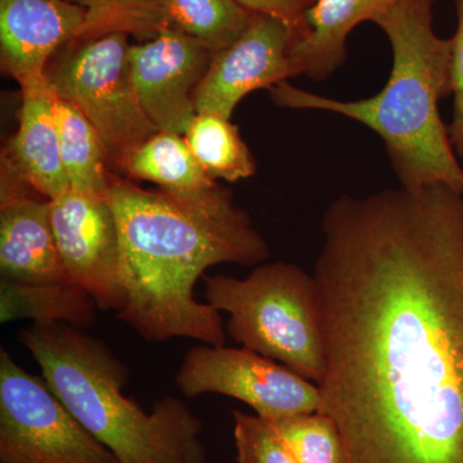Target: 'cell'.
Returning <instances> with one entry per match:
<instances>
[{
    "label": "cell",
    "instance_id": "1",
    "mask_svg": "<svg viewBox=\"0 0 463 463\" xmlns=\"http://www.w3.org/2000/svg\"><path fill=\"white\" fill-rule=\"evenodd\" d=\"M321 231L322 412L349 463H463V194H343Z\"/></svg>",
    "mask_w": 463,
    "mask_h": 463
},
{
    "label": "cell",
    "instance_id": "2",
    "mask_svg": "<svg viewBox=\"0 0 463 463\" xmlns=\"http://www.w3.org/2000/svg\"><path fill=\"white\" fill-rule=\"evenodd\" d=\"M108 199L125 292L116 317L152 343L184 337L225 345L221 312L196 300L194 285L213 265L257 267L269 257L233 192L219 183L192 194L146 190L111 174Z\"/></svg>",
    "mask_w": 463,
    "mask_h": 463
},
{
    "label": "cell",
    "instance_id": "3",
    "mask_svg": "<svg viewBox=\"0 0 463 463\" xmlns=\"http://www.w3.org/2000/svg\"><path fill=\"white\" fill-rule=\"evenodd\" d=\"M435 0H397L373 18L388 36L392 69L376 96L339 100L282 81L270 88L286 109H321L358 121L379 134L402 187L446 184L463 194V167L439 102L452 94V41L434 32Z\"/></svg>",
    "mask_w": 463,
    "mask_h": 463
},
{
    "label": "cell",
    "instance_id": "4",
    "mask_svg": "<svg viewBox=\"0 0 463 463\" xmlns=\"http://www.w3.org/2000/svg\"><path fill=\"white\" fill-rule=\"evenodd\" d=\"M20 340L54 394L118 463H206L199 417L179 398L146 412L125 397L129 370L87 330L33 322Z\"/></svg>",
    "mask_w": 463,
    "mask_h": 463
},
{
    "label": "cell",
    "instance_id": "5",
    "mask_svg": "<svg viewBox=\"0 0 463 463\" xmlns=\"http://www.w3.org/2000/svg\"><path fill=\"white\" fill-rule=\"evenodd\" d=\"M203 279L206 303L227 313L232 339L321 385L326 349L315 277L276 261L257 265L246 279Z\"/></svg>",
    "mask_w": 463,
    "mask_h": 463
},
{
    "label": "cell",
    "instance_id": "6",
    "mask_svg": "<svg viewBox=\"0 0 463 463\" xmlns=\"http://www.w3.org/2000/svg\"><path fill=\"white\" fill-rule=\"evenodd\" d=\"M129 48L124 33L74 42L45 74L57 99L74 105L93 125L109 165L121 170L134 149L160 132L137 96Z\"/></svg>",
    "mask_w": 463,
    "mask_h": 463
},
{
    "label": "cell",
    "instance_id": "7",
    "mask_svg": "<svg viewBox=\"0 0 463 463\" xmlns=\"http://www.w3.org/2000/svg\"><path fill=\"white\" fill-rule=\"evenodd\" d=\"M0 463H118L43 376L0 352Z\"/></svg>",
    "mask_w": 463,
    "mask_h": 463
},
{
    "label": "cell",
    "instance_id": "8",
    "mask_svg": "<svg viewBox=\"0 0 463 463\" xmlns=\"http://www.w3.org/2000/svg\"><path fill=\"white\" fill-rule=\"evenodd\" d=\"M175 383L187 398L221 394L239 399L268 421L322 411L317 383L243 346H192Z\"/></svg>",
    "mask_w": 463,
    "mask_h": 463
},
{
    "label": "cell",
    "instance_id": "9",
    "mask_svg": "<svg viewBox=\"0 0 463 463\" xmlns=\"http://www.w3.org/2000/svg\"><path fill=\"white\" fill-rule=\"evenodd\" d=\"M51 218L70 281L90 292L100 310L120 312V241L108 197L67 191L51 200Z\"/></svg>",
    "mask_w": 463,
    "mask_h": 463
},
{
    "label": "cell",
    "instance_id": "10",
    "mask_svg": "<svg viewBox=\"0 0 463 463\" xmlns=\"http://www.w3.org/2000/svg\"><path fill=\"white\" fill-rule=\"evenodd\" d=\"M213 52L187 33L166 27L151 41L130 45L134 88L149 120L160 132L184 136L197 115L194 96Z\"/></svg>",
    "mask_w": 463,
    "mask_h": 463
},
{
    "label": "cell",
    "instance_id": "11",
    "mask_svg": "<svg viewBox=\"0 0 463 463\" xmlns=\"http://www.w3.org/2000/svg\"><path fill=\"white\" fill-rule=\"evenodd\" d=\"M292 32L281 20L254 14L233 44L213 54L194 96L197 114L232 118L248 94L298 76L291 60Z\"/></svg>",
    "mask_w": 463,
    "mask_h": 463
},
{
    "label": "cell",
    "instance_id": "12",
    "mask_svg": "<svg viewBox=\"0 0 463 463\" xmlns=\"http://www.w3.org/2000/svg\"><path fill=\"white\" fill-rule=\"evenodd\" d=\"M0 273L5 281L72 283L58 249L51 200L2 170Z\"/></svg>",
    "mask_w": 463,
    "mask_h": 463
},
{
    "label": "cell",
    "instance_id": "13",
    "mask_svg": "<svg viewBox=\"0 0 463 463\" xmlns=\"http://www.w3.org/2000/svg\"><path fill=\"white\" fill-rule=\"evenodd\" d=\"M87 25V9L69 0H0V54L7 74L20 84L47 80L51 61Z\"/></svg>",
    "mask_w": 463,
    "mask_h": 463
},
{
    "label": "cell",
    "instance_id": "14",
    "mask_svg": "<svg viewBox=\"0 0 463 463\" xmlns=\"http://www.w3.org/2000/svg\"><path fill=\"white\" fill-rule=\"evenodd\" d=\"M18 129L2 155V170L48 200L70 191L61 158L56 94L48 81L21 88Z\"/></svg>",
    "mask_w": 463,
    "mask_h": 463
},
{
    "label": "cell",
    "instance_id": "15",
    "mask_svg": "<svg viewBox=\"0 0 463 463\" xmlns=\"http://www.w3.org/2000/svg\"><path fill=\"white\" fill-rule=\"evenodd\" d=\"M397 0H316L304 30L292 36V62L298 75L322 81L345 63L347 38L359 24L373 21Z\"/></svg>",
    "mask_w": 463,
    "mask_h": 463
},
{
    "label": "cell",
    "instance_id": "16",
    "mask_svg": "<svg viewBox=\"0 0 463 463\" xmlns=\"http://www.w3.org/2000/svg\"><path fill=\"white\" fill-rule=\"evenodd\" d=\"M96 300L75 283H18L0 281V322L32 319L61 322L88 330L97 321Z\"/></svg>",
    "mask_w": 463,
    "mask_h": 463
},
{
    "label": "cell",
    "instance_id": "17",
    "mask_svg": "<svg viewBox=\"0 0 463 463\" xmlns=\"http://www.w3.org/2000/svg\"><path fill=\"white\" fill-rule=\"evenodd\" d=\"M123 170L137 181L152 182L163 190L192 194L215 185L181 134L158 132L125 161Z\"/></svg>",
    "mask_w": 463,
    "mask_h": 463
},
{
    "label": "cell",
    "instance_id": "18",
    "mask_svg": "<svg viewBox=\"0 0 463 463\" xmlns=\"http://www.w3.org/2000/svg\"><path fill=\"white\" fill-rule=\"evenodd\" d=\"M56 121L61 158L70 190L108 197L111 174L102 139L78 109L56 99Z\"/></svg>",
    "mask_w": 463,
    "mask_h": 463
},
{
    "label": "cell",
    "instance_id": "19",
    "mask_svg": "<svg viewBox=\"0 0 463 463\" xmlns=\"http://www.w3.org/2000/svg\"><path fill=\"white\" fill-rule=\"evenodd\" d=\"M203 172L218 182H239L257 173V161L231 118L197 114L184 134Z\"/></svg>",
    "mask_w": 463,
    "mask_h": 463
},
{
    "label": "cell",
    "instance_id": "20",
    "mask_svg": "<svg viewBox=\"0 0 463 463\" xmlns=\"http://www.w3.org/2000/svg\"><path fill=\"white\" fill-rule=\"evenodd\" d=\"M169 27H175L216 53L233 44L254 14L236 0H160Z\"/></svg>",
    "mask_w": 463,
    "mask_h": 463
},
{
    "label": "cell",
    "instance_id": "21",
    "mask_svg": "<svg viewBox=\"0 0 463 463\" xmlns=\"http://www.w3.org/2000/svg\"><path fill=\"white\" fill-rule=\"evenodd\" d=\"M300 463H349L339 428L330 414H295L270 421Z\"/></svg>",
    "mask_w": 463,
    "mask_h": 463
},
{
    "label": "cell",
    "instance_id": "22",
    "mask_svg": "<svg viewBox=\"0 0 463 463\" xmlns=\"http://www.w3.org/2000/svg\"><path fill=\"white\" fill-rule=\"evenodd\" d=\"M87 9L80 41L112 33L157 35L169 27L160 0H69Z\"/></svg>",
    "mask_w": 463,
    "mask_h": 463
},
{
    "label": "cell",
    "instance_id": "23",
    "mask_svg": "<svg viewBox=\"0 0 463 463\" xmlns=\"http://www.w3.org/2000/svg\"><path fill=\"white\" fill-rule=\"evenodd\" d=\"M233 439L237 463H300L273 423L258 414L234 411Z\"/></svg>",
    "mask_w": 463,
    "mask_h": 463
},
{
    "label": "cell",
    "instance_id": "24",
    "mask_svg": "<svg viewBox=\"0 0 463 463\" xmlns=\"http://www.w3.org/2000/svg\"><path fill=\"white\" fill-rule=\"evenodd\" d=\"M457 30L452 41L450 56V84L455 97L453 120L448 128L450 142L457 156L463 157V0H455Z\"/></svg>",
    "mask_w": 463,
    "mask_h": 463
},
{
    "label": "cell",
    "instance_id": "25",
    "mask_svg": "<svg viewBox=\"0 0 463 463\" xmlns=\"http://www.w3.org/2000/svg\"><path fill=\"white\" fill-rule=\"evenodd\" d=\"M254 14H265L281 20L289 27L292 36L304 30V18L316 0H236Z\"/></svg>",
    "mask_w": 463,
    "mask_h": 463
}]
</instances>
